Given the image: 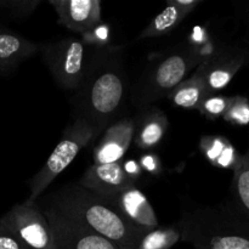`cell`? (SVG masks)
<instances>
[{"label": "cell", "mask_w": 249, "mask_h": 249, "mask_svg": "<svg viewBox=\"0 0 249 249\" xmlns=\"http://www.w3.org/2000/svg\"><path fill=\"white\" fill-rule=\"evenodd\" d=\"M95 145L92 158L95 164L121 162L135 136V119L121 117L112 123Z\"/></svg>", "instance_id": "30bf717a"}, {"label": "cell", "mask_w": 249, "mask_h": 249, "mask_svg": "<svg viewBox=\"0 0 249 249\" xmlns=\"http://www.w3.org/2000/svg\"><path fill=\"white\" fill-rule=\"evenodd\" d=\"M181 240V231L177 225L148 231L136 249H170Z\"/></svg>", "instance_id": "ffe728a7"}, {"label": "cell", "mask_w": 249, "mask_h": 249, "mask_svg": "<svg viewBox=\"0 0 249 249\" xmlns=\"http://www.w3.org/2000/svg\"><path fill=\"white\" fill-rule=\"evenodd\" d=\"M247 153H248V156H249V148H248V151H247Z\"/></svg>", "instance_id": "f1b7e54d"}, {"label": "cell", "mask_w": 249, "mask_h": 249, "mask_svg": "<svg viewBox=\"0 0 249 249\" xmlns=\"http://www.w3.org/2000/svg\"><path fill=\"white\" fill-rule=\"evenodd\" d=\"M231 97L224 95L211 94L201 102L198 106V111L202 116L211 121H215L218 118H223L230 105Z\"/></svg>", "instance_id": "603a6c76"}, {"label": "cell", "mask_w": 249, "mask_h": 249, "mask_svg": "<svg viewBox=\"0 0 249 249\" xmlns=\"http://www.w3.org/2000/svg\"><path fill=\"white\" fill-rule=\"evenodd\" d=\"M95 48L82 38L70 36L40 44L39 51L55 82L62 89L74 92L87 74Z\"/></svg>", "instance_id": "8992f818"}, {"label": "cell", "mask_w": 249, "mask_h": 249, "mask_svg": "<svg viewBox=\"0 0 249 249\" xmlns=\"http://www.w3.org/2000/svg\"><path fill=\"white\" fill-rule=\"evenodd\" d=\"M0 221L29 249H55L53 231L38 203L16 204Z\"/></svg>", "instance_id": "52a82bcc"}, {"label": "cell", "mask_w": 249, "mask_h": 249, "mask_svg": "<svg viewBox=\"0 0 249 249\" xmlns=\"http://www.w3.org/2000/svg\"><path fill=\"white\" fill-rule=\"evenodd\" d=\"M57 22L70 31L85 36L101 23L100 0H51Z\"/></svg>", "instance_id": "7c38bea8"}, {"label": "cell", "mask_w": 249, "mask_h": 249, "mask_svg": "<svg viewBox=\"0 0 249 249\" xmlns=\"http://www.w3.org/2000/svg\"><path fill=\"white\" fill-rule=\"evenodd\" d=\"M43 212L53 231L55 249H121L83 223L53 207H44Z\"/></svg>", "instance_id": "ba28073f"}, {"label": "cell", "mask_w": 249, "mask_h": 249, "mask_svg": "<svg viewBox=\"0 0 249 249\" xmlns=\"http://www.w3.org/2000/svg\"><path fill=\"white\" fill-rule=\"evenodd\" d=\"M224 121L236 126L249 125V100L246 96H231L230 105L226 111Z\"/></svg>", "instance_id": "7402d4cb"}, {"label": "cell", "mask_w": 249, "mask_h": 249, "mask_svg": "<svg viewBox=\"0 0 249 249\" xmlns=\"http://www.w3.org/2000/svg\"><path fill=\"white\" fill-rule=\"evenodd\" d=\"M241 22H242V36L238 44L245 53L246 65L249 66V5L241 11Z\"/></svg>", "instance_id": "484cf974"}, {"label": "cell", "mask_w": 249, "mask_h": 249, "mask_svg": "<svg viewBox=\"0 0 249 249\" xmlns=\"http://www.w3.org/2000/svg\"><path fill=\"white\" fill-rule=\"evenodd\" d=\"M245 65V53L240 44H225L214 49L195 72L203 80L207 91L215 94L219 90L225 89Z\"/></svg>", "instance_id": "9c48e42d"}, {"label": "cell", "mask_w": 249, "mask_h": 249, "mask_svg": "<svg viewBox=\"0 0 249 249\" xmlns=\"http://www.w3.org/2000/svg\"><path fill=\"white\" fill-rule=\"evenodd\" d=\"M178 226L196 249H249V221L235 202L186 211Z\"/></svg>", "instance_id": "3957f363"}, {"label": "cell", "mask_w": 249, "mask_h": 249, "mask_svg": "<svg viewBox=\"0 0 249 249\" xmlns=\"http://www.w3.org/2000/svg\"><path fill=\"white\" fill-rule=\"evenodd\" d=\"M202 0H168L165 7L139 34L138 39L158 38L177 28Z\"/></svg>", "instance_id": "9a60e30c"}, {"label": "cell", "mask_w": 249, "mask_h": 249, "mask_svg": "<svg viewBox=\"0 0 249 249\" xmlns=\"http://www.w3.org/2000/svg\"><path fill=\"white\" fill-rule=\"evenodd\" d=\"M128 90L121 49L96 46L87 74L71 99L74 119H85L102 134L119 119Z\"/></svg>", "instance_id": "6da1fadb"}, {"label": "cell", "mask_w": 249, "mask_h": 249, "mask_svg": "<svg viewBox=\"0 0 249 249\" xmlns=\"http://www.w3.org/2000/svg\"><path fill=\"white\" fill-rule=\"evenodd\" d=\"M123 168H124V170H125L126 174H128L131 179L135 180V181H136V179L140 177L141 170H142L141 169V165L139 164V163H136L135 160H131L124 163Z\"/></svg>", "instance_id": "83f0119b"}, {"label": "cell", "mask_w": 249, "mask_h": 249, "mask_svg": "<svg viewBox=\"0 0 249 249\" xmlns=\"http://www.w3.org/2000/svg\"><path fill=\"white\" fill-rule=\"evenodd\" d=\"M199 148L211 164L224 169L235 170L242 157L232 143L220 135L202 136Z\"/></svg>", "instance_id": "e0dca14e"}, {"label": "cell", "mask_w": 249, "mask_h": 249, "mask_svg": "<svg viewBox=\"0 0 249 249\" xmlns=\"http://www.w3.org/2000/svg\"><path fill=\"white\" fill-rule=\"evenodd\" d=\"M0 249H29L0 221Z\"/></svg>", "instance_id": "d4e9b609"}, {"label": "cell", "mask_w": 249, "mask_h": 249, "mask_svg": "<svg viewBox=\"0 0 249 249\" xmlns=\"http://www.w3.org/2000/svg\"><path fill=\"white\" fill-rule=\"evenodd\" d=\"M206 57L195 46H180L152 58L131 88L133 105L143 109L157 100L167 97L185 80L187 73L198 67Z\"/></svg>", "instance_id": "277c9868"}, {"label": "cell", "mask_w": 249, "mask_h": 249, "mask_svg": "<svg viewBox=\"0 0 249 249\" xmlns=\"http://www.w3.org/2000/svg\"><path fill=\"white\" fill-rule=\"evenodd\" d=\"M169 126L168 118L157 107H146L135 119V136L134 142L139 148L151 150L162 142Z\"/></svg>", "instance_id": "2e32d148"}, {"label": "cell", "mask_w": 249, "mask_h": 249, "mask_svg": "<svg viewBox=\"0 0 249 249\" xmlns=\"http://www.w3.org/2000/svg\"><path fill=\"white\" fill-rule=\"evenodd\" d=\"M48 206L80 221L121 249H136L147 233L133 225L111 203L79 184L61 187L51 196Z\"/></svg>", "instance_id": "7a4b0ae2"}, {"label": "cell", "mask_w": 249, "mask_h": 249, "mask_svg": "<svg viewBox=\"0 0 249 249\" xmlns=\"http://www.w3.org/2000/svg\"><path fill=\"white\" fill-rule=\"evenodd\" d=\"M82 39L90 46H106L109 40V27L101 22L91 32L83 36Z\"/></svg>", "instance_id": "cb8c5ba5"}, {"label": "cell", "mask_w": 249, "mask_h": 249, "mask_svg": "<svg viewBox=\"0 0 249 249\" xmlns=\"http://www.w3.org/2000/svg\"><path fill=\"white\" fill-rule=\"evenodd\" d=\"M41 0H0V14L9 19L22 21L36 11Z\"/></svg>", "instance_id": "44dd1931"}, {"label": "cell", "mask_w": 249, "mask_h": 249, "mask_svg": "<svg viewBox=\"0 0 249 249\" xmlns=\"http://www.w3.org/2000/svg\"><path fill=\"white\" fill-rule=\"evenodd\" d=\"M208 95L211 94L207 91L203 80L195 72L194 75L182 80L167 97L172 105L180 108L197 109Z\"/></svg>", "instance_id": "ac0fdd59"}, {"label": "cell", "mask_w": 249, "mask_h": 249, "mask_svg": "<svg viewBox=\"0 0 249 249\" xmlns=\"http://www.w3.org/2000/svg\"><path fill=\"white\" fill-rule=\"evenodd\" d=\"M135 180L126 174L123 164L117 162L108 164L94 163L88 168L78 184L108 201L123 190L135 185Z\"/></svg>", "instance_id": "8fae6325"}, {"label": "cell", "mask_w": 249, "mask_h": 249, "mask_svg": "<svg viewBox=\"0 0 249 249\" xmlns=\"http://www.w3.org/2000/svg\"><path fill=\"white\" fill-rule=\"evenodd\" d=\"M100 135L101 133L85 119H73L72 124L63 130L62 138L45 164L29 181V195L24 202L28 204L36 203L40 195L74 160L80 150Z\"/></svg>", "instance_id": "5b68a950"}, {"label": "cell", "mask_w": 249, "mask_h": 249, "mask_svg": "<svg viewBox=\"0 0 249 249\" xmlns=\"http://www.w3.org/2000/svg\"><path fill=\"white\" fill-rule=\"evenodd\" d=\"M140 165L141 169L146 170V172L151 173V174H157L160 170V163L157 156L153 153H148V155H143L140 158Z\"/></svg>", "instance_id": "4316f807"}, {"label": "cell", "mask_w": 249, "mask_h": 249, "mask_svg": "<svg viewBox=\"0 0 249 249\" xmlns=\"http://www.w3.org/2000/svg\"><path fill=\"white\" fill-rule=\"evenodd\" d=\"M107 202L118 209L124 218L128 219L136 228L146 232L158 229L160 223L155 209L152 208L145 195L135 185L123 190Z\"/></svg>", "instance_id": "4fadbf2b"}, {"label": "cell", "mask_w": 249, "mask_h": 249, "mask_svg": "<svg viewBox=\"0 0 249 249\" xmlns=\"http://www.w3.org/2000/svg\"><path fill=\"white\" fill-rule=\"evenodd\" d=\"M40 44L29 40L17 32L0 26V75L16 71L24 61L39 51Z\"/></svg>", "instance_id": "5bb4252c"}, {"label": "cell", "mask_w": 249, "mask_h": 249, "mask_svg": "<svg viewBox=\"0 0 249 249\" xmlns=\"http://www.w3.org/2000/svg\"><path fill=\"white\" fill-rule=\"evenodd\" d=\"M232 192L235 203L249 221V156L241 157L240 163L233 170Z\"/></svg>", "instance_id": "d6986e66"}]
</instances>
